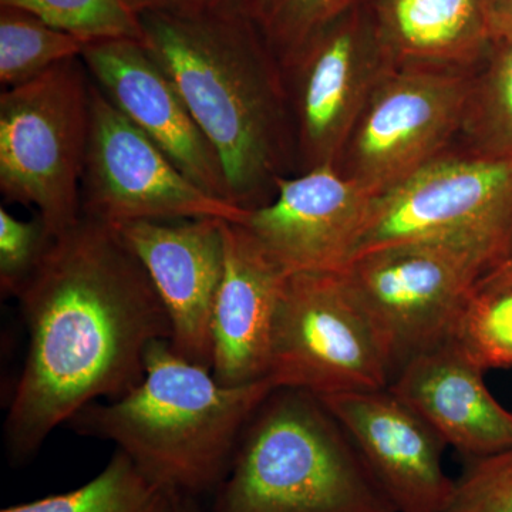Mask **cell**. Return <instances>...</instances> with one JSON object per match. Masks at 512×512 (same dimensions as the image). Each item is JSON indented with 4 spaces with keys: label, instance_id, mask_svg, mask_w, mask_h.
<instances>
[{
    "label": "cell",
    "instance_id": "7",
    "mask_svg": "<svg viewBox=\"0 0 512 512\" xmlns=\"http://www.w3.org/2000/svg\"><path fill=\"white\" fill-rule=\"evenodd\" d=\"M266 379L318 397L390 386L392 367L382 342L340 271L288 275Z\"/></svg>",
    "mask_w": 512,
    "mask_h": 512
},
{
    "label": "cell",
    "instance_id": "18",
    "mask_svg": "<svg viewBox=\"0 0 512 512\" xmlns=\"http://www.w3.org/2000/svg\"><path fill=\"white\" fill-rule=\"evenodd\" d=\"M372 6L394 67L471 70L490 49L484 0H372Z\"/></svg>",
    "mask_w": 512,
    "mask_h": 512
},
{
    "label": "cell",
    "instance_id": "24",
    "mask_svg": "<svg viewBox=\"0 0 512 512\" xmlns=\"http://www.w3.org/2000/svg\"><path fill=\"white\" fill-rule=\"evenodd\" d=\"M363 0H259L255 22L284 67L333 20Z\"/></svg>",
    "mask_w": 512,
    "mask_h": 512
},
{
    "label": "cell",
    "instance_id": "8",
    "mask_svg": "<svg viewBox=\"0 0 512 512\" xmlns=\"http://www.w3.org/2000/svg\"><path fill=\"white\" fill-rule=\"evenodd\" d=\"M372 322L393 379L414 357L454 338L485 272L467 252L434 242H403L350 259L340 271Z\"/></svg>",
    "mask_w": 512,
    "mask_h": 512
},
{
    "label": "cell",
    "instance_id": "20",
    "mask_svg": "<svg viewBox=\"0 0 512 512\" xmlns=\"http://www.w3.org/2000/svg\"><path fill=\"white\" fill-rule=\"evenodd\" d=\"M180 495L148 478L116 450L107 466L82 487L0 512H177Z\"/></svg>",
    "mask_w": 512,
    "mask_h": 512
},
{
    "label": "cell",
    "instance_id": "22",
    "mask_svg": "<svg viewBox=\"0 0 512 512\" xmlns=\"http://www.w3.org/2000/svg\"><path fill=\"white\" fill-rule=\"evenodd\" d=\"M0 6L28 10L86 43L106 39L143 40L140 13L128 0H0Z\"/></svg>",
    "mask_w": 512,
    "mask_h": 512
},
{
    "label": "cell",
    "instance_id": "1",
    "mask_svg": "<svg viewBox=\"0 0 512 512\" xmlns=\"http://www.w3.org/2000/svg\"><path fill=\"white\" fill-rule=\"evenodd\" d=\"M18 301L28 350L3 431L16 464L84 407L136 389L148 349L171 339L146 268L119 229L92 218L55 238Z\"/></svg>",
    "mask_w": 512,
    "mask_h": 512
},
{
    "label": "cell",
    "instance_id": "11",
    "mask_svg": "<svg viewBox=\"0 0 512 512\" xmlns=\"http://www.w3.org/2000/svg\"><path fill=\"white\" fill-rule=\"evenodd\" d=\"M82 214L121 227L130 222L190 218L242 224L248 211L192 183L151 138L111 104L92 80Z\"/></svg>",
    "mask_w": 512,
    "mask_h": 512
},
{
    "label": "cell",
    "instance_id": "12",
    "mask_svg": "<svg viewBox=\"0 0 512 512\" xmlns=\"http://www.w3.org/2000/svg\"><path fill=\"white\" fill-rule=\"evenodd\" d=\"M319 399L394 510L446 512L456 485L444 467L446 443L389 387Z\"/></svg>",
    "mask_w": 512,
    "mask_h": 512
},
{
    "label": "cell",
    "instance_id": "17",
    "mask_svg": "<svg viewBox=\"0 0 512 512\" xmlns=\"http://www.w3.org/2000/svg\"><path fill=\"white\" fill-rule=\"evenodd\" d=\"M478 366L453 339L414 357L389 390L468 460L512 450V410L495 399Z\"/></svg>",
    "mask_w": 512,
    "mask_h": 512
},
{
    "label": "cell",
    "instance_id": "3",
    "mask_svg": "<svg viewBox=\"0 0 512 512\" xmlns=\"http://www.w3.org/2000/svg\"><path fill=\"white\" fill-rule=\"evenodd\" d=\"M268 379L225 386L158 340L148 349L146 376L120 399L84 407L69 420L76 434L111 441L138 470L177 494L218 490L245 427L266 396Z\"/></svg>",
    "mask_w": 512,
    "mask_h": 512
},
{
    "label": "cell",
    "instance_id": "2",
    "mask_svg": "<svg viewBox=\"0 0 512 512\" xmlns=\"http://www.w3.org/2000/svg\"><path fill=\"white\" fill-rule=\"evenodd\" d=\"M143 43L220 157L229 200L245 211L298 174L284 72L255 20L202 9L140 13Z\"/></svg>",
    "mask_w": 512,
    "mask_h": 512
},
{
    "label": "cell",
    "instance_id": "30",
    "mask_svg": "<svg viewBox=\"0 0 512 512\" xmlns=\"http://www.w3.org/2000/svg\"><path fill=\"white\" fill-rule=\"evenodd\" d=\"M512 285V259L498 268L497 271L491 272L478 282L477 289H497L505 288Z\"/></svg>",
    "mask_w": 512,
    "mask_h": 512
},
{
    "label": "cell",
    "instance_id": "23",
    "mask_svg": "<svg viewBox=\"0 0 512 512\" xmlns=\"http://www.w3.org/2000/svg\"><path fill=\"white\" fill-rule=\"evenodd\" d=\"M453 340L485 372L512 367V285L476 288Z\"/></svg>",
    "mask_w": 512,
    "mask_h": 512
},
{
    "label": "cell",
    "instance_id": "16",
    "mask_svg": "<svg viewBox=\"0 0 512 512\" xmlns=\"http://www.w3.org/2000/svg\"><path fill=\"white\" fill-rule=\"evenodd\" d=\"M224 274L212 313V375L225 386L268 375L286 274L241 222H222Z\"/></svg>",
    "mask_w": 512,
    "mask_h": 512
},
{
    "label": "cell",
    "instance_id": "6",
    "mask_svg": "<svg viewBox=\"0 0 512 512\" xmlns=\"http://www.w3.org/2000/svg\"><path fill=\"white\" fill-rule=\"evenodd\" d=\"M403 242L461 249L485 276L507 264L512 259V160H487L451 146L376 195L352 259Z\"/></svg>",
    "mask_w": 512,
    "mask_h": 512
},
{
    "label": "cell",
    "instance_id": "26",
    "mask_svg": "<svg viewBox=\"0 0 512 512\" xmlns=\"http://www.w3.org/2000/svg\"><path fill=\"white\" fill-rule=\"evenodd\" d=\"M446 512H512V450L468 460Z\"/></svg>",
    "mask_w": 512,
    "mask_h": 512
},
{
    "label": "cell",
    "instance_id": "15",
    "mask_svg": "<svg viewBox=\"0 0 512 512\" xmlns=\"http://www.w3.org/2000/svg\"><path fill=\"white\" fill-rule=\"evenodd\" d=\"M222 220L138 221L116 227L146 268L171 323V348L212 362V313L224 274Z\"/></svg>",
    "mask_w": 512,
    "mask_h": 512
},
{
    "label": "cell",
    "instance_id": "25",
    "mask_svg": "<svg viewBox=\"0 0 512 512\" xmlns=\"http://www.w3.org/2000/svg\"><path fill=\"white\" fill-rule=\"evenodd\" d=\"M55 237L39 217L22 221L0 207V293L18 299L45 261Z\"/></svg>",
    "mask_w": 512,
    "mask_h": 512
},
{
    "label": "cell",
    "instance_id": "13",
    "mask_svg": "<svg viewBox=\"0 0 512 512\" xmlns=\"http://www.w3.org/2000/svg\"><path fill=\"white\" fill-rule=\"evenodd\" d=\"M82 60L111 104L151 138L192 183L231 202L217 151L143 40L89 42Z\"/></svg>",
    "mask_w": 512,
    "mask_h": 512
},
{
    "label": "cell",
    "instance_id": "29",
    "mask_svg": "<svg viewBox=\"0 0 512 512\" xmlns=\"http://www.w3.org/2000/svg\"><path fill=\"white\" fill-rule=\"evenodd\" d=\"M259 0H204V9L224 16L255 20Z\"/></svg>",
    "mask_w": 512,
    "mask_h": 512
},
{
    "label": "cell",
    "instance_id": "31",
    "mask_svg": "<svg viewBox=\"0 0 512 512\" xmlns=\"http://www.w3.org/2000/svg\"><path fill=\"white\" fill-rule=\"evenodd\" d=\"M177 512H200L197 503H195V497L181 494L180 500H178Z\"/></svg>",
    "mask_w": 512,
    "mask_h": 512
},
{
    "label": "cell",
    "instance_id": "4",
    "mask_svg": "<svg viewBox=\"0 0 512 512\" xmlns=\"http://www.w3.org/2000/svg\"><path fill=\"white\" fill-rule=\"evenodd\" d=\"M214 512H397L325 403L276 387L251 417Z\"/></svg>",
    "mask_w": 512,
    "mask_h": 512
},
{
    "label": "cell",
    "instance_id": "14",
    "mask_svg": "<svg viewBox=\"0 0 512 512\" xmlns=\"http://www.w3.org/2000/svg\"><path fill=\"white\" fill-rule=\"evenodd\" d=\"M373 198L326 165L282 178L274 200L242 224L286 274L338 272L352 259Z\"/></svg>",
    "mask_w": 512,
    "mask_h": 512
},
{
    "label": "cell",
    "instance_id": "21",
    "mask_svg": "<svg viewBox=\"0 0 512 512\" xmlns=\"http://www.w3.org/2000/svg\"><path fill=\"white\" fill-rule=\"evenodd\" d=\"M87 43L28 10L0 6V84L22 86L67 60L82 57Z\"/></svg>",
    "mask_w": 512,
    "mask_h": 512
},
{
    "label": "cell",
    "instance_id": "27",
    "mask_svg": "<svg viewBox=\"0 0 512 512\" xmlns=\"http://www.w3.org/2000/svg\"><path fill=\"white\" fill-rule=\"evenodd\" d=\"M484 12L491 42L512 40V0H484Z\"/></svg>",
    "mask_w": 512,
    "mask_h": 512
},
{
    "label": "cell",
    "instance_id": "19",
    "mask_svg": "<svg viewBox=\"0 0 512 512\" xmlns=\"http://www.w3.org/2000/svg\"><path fill=\"white\" fill-rule=\"evenodd\" d=\"M453 147L487 160H512V40L491 42L474 69Z\"/></svg>",
    "mask_w": 512,
    "mask_h": 512
},
{
    "label": "cell",
    "instance_id": "9",
    "mask_svg": "<svg viewBox=\"0 0 512 512\" xmlns=\"http://www.w3.org/2000/svg\"><path fill=\"white\" fill-rule=\"evenodd\" d=\"M474 69L393 67L356 120L335 170L376 197L441 156L456 141Z\"/></svg>",
    "mask_w": 512,
    "mask_h": 512
},
{
    "label": "cell",
    "instance_id": "5",
    "mask_svg": "<svg viewBox=\"0 0 512 512\" xmlns=\"http://www.w3.org/2000/svg\"><path fill=\"white\" fill-rule=\"evenodd\" d=\"M92 77L82 57L0 94V191L35 207L53 237L82 220Z\"/></svg>",
    "mask_w": 512,
    "mask_h": 512
},
{
    "label": "cell",
    "instance_id": "28",
    "mask_svg": "<svg viewBox=\"0 0 512 512\" xmlns=\"http://www.w3.org/2000/svg\"><path fill=\"white\" fill-rule=\"evenodd\" d=\"M138 13H194L204 9V0H128Z\"/></svg>",
    "mask_w": 512,
    "mask_h": 512
},
{
    "label": "cell",
    "instance_id": "10",
    "mask_svg": "<svg viewBox=\"0 0 512 512\" xmlns=\"http://www.w3.org/2000/svg\"><path fill=\"white\" fill-rule=\"evenodd\" d=\"M393 67L377 32L372 0L333 20L282 67L298 174L335 164L367 101Z\"/></svg>",
    "mask_w": 512,
    "mask_h": 512
}]
</instances>
